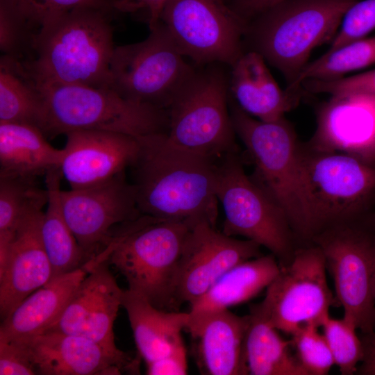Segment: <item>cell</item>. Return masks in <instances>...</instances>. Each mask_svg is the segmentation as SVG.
Returning <instances> with one entry per match:
<instances>
[{
	"mask_svg": "<svg viewBox=\"0 0 375 375\" xmlns=\"http://www.w3.org/2000/svg\"><path fill=\"white\" fill-rule=\"evenodd\" d=\"M216 195L224 209L222 232L267 249L280 266L301 246L283 210L248 176L238 149L217 160Z\"/></svg>",
	"mask_w": 375,
	"mask_h": 375,
	"instance_id": "10",
	"label": "cell"
},
{
	"mask_svg": "<svg viewBox=\"0 0 375 375\" xmlns=\"http://www.w3.org/2000/svg\"><path fill=\"white\" fill-rule=\"evenodd\" d=\"M39 86L44 101L43 133L47 137L78 130L109 131L135 138L168 132L167 110L130 101L109 88Z\"/></svg>",
	"mask_w": 375,
	"mask_h": 375,
	"instance_id": "6",
	"label": "cell"
},
{
	"mask_svg": "<svg viewBox=\"0 0 375 375\" xmlns=\"http://www.w3.org/2000/svg\"><path fill=\"white\" fill-rule=\"evenodd\" d=\"M332 276L343 318L360 333L375 329V210L314 236Z\"/></svg>",
	"mask_w": 375,
	"mask_h": 375,
	"instance_id": "9",
	"label": "cell"
},
{
	"mask_svg": "<svg viewBox=\"0 0 375 375\" xmlns=\"http://www.w3.org/2000/svg\"><path fill=\"white\" fill-rule=\"evenodd\" d=\"M374 301H375V285H374Z\"/></svg>",
	"mask_w": 375,
	"mask_h": 375,
	"instance_id": "44",
	"label": "cell"
},
{
	"mask_svg": "<svg viewBox=\"0 0 375 375\" xmlns=\"http://www.w3.org/2000/svg\"><path fill=\"white\" fill-rule=\"evenodd\" d=\"M285 0H237L230 6L247 24L251 19Z\"/></svg>",
	"mask_w": 375,
	"mask_h": 375,
	"instance_id": "41",
	"label": "cell"
},
{
	"mask_svg": "<svg viewBox=\"0 0 375 375\" xmlns=\"http://www.w3.org/2000/svg\"><path fill=\"white\" fill-rule=\"evenodd\" d=\"M35 374L118 375L140 372V358L113 353L89 338L46 331L27 340Z\"/></svg>",
	"mask_w": 375,
	"mask_h": 375,
	"instance_id": "16",
	"label": "cell"
},
{
	"mask_svg": "<svg viewBox=\"0 0 375 375\" xmlns=\"http://www.w3.org/2000/svg\"><path fill=\"white\" fill-rule=\"evenodd\" d=\"M230 66L195 65L167 108L175 144L215 158L238 149L229 107Z\"/></svg>",
	"mask_w": 375,
	"mask_h": 375,
	"instance_id": "8",
	"label": "cell"
},
{
	"mask_svg": "<svg viewBox=\"0 0 375 375\" xmlns=\"http://www.w3.org/2000/svg\"><path fill=\"white\" fill-rule=\"evenodd\" d=\"M65 135L59 169L71 189L99 185L126 172L140 148L137 138L122 133L78 130Z\"/></svg>",
	"mask_w": 375,
	"mask_h": 375,
	"instance_id": "18",
	"label": "cell"
},
{
	"mask_svg": "<svg viewBox=\"0 0 375 375\" xmlns=\"http://www.w3.org/2000/svg\"><path fill=\"white\" fill-rule=\"evenodd\" d=\"M43 213L42 209L29 212L18 226L5 268L0 273L1 320L52 279L51 266L41 237Z\"/></svg>",
	"mask_w": 375,
	"mask_h": 375,
	"instance_id": "20",
	"label": "cell"
},
{
	"mask_svg": "<svg viewBox=\"0 0 375 375\" xmlns=\"http://www.w3.org/2000/svg\"><path fill=\"white\" fill-rule=\"evenodd\" d=\"M375 63V37L356 40L308 63L287 90L299 92L301 83L308 79L330 80Z\"/></svg>",
	"mask_w": 375,
	"mask_h": 375,
	"instance_id": "32",
	"label": "cell"
},
{
	"mask_svg": "<svg viewBox=\"0 0 375 375\" xmlns=\"http://www.w3.org/2000/svg\"><path fill=\"white\" fill-rule=\"evenodd\" d=\"M375 28V0H359L344 13L339 29L326 52L363 39Z\"/></svg>",
	"mask_w": 375,
	"mask_h": 375,
	"instance_id": "35",
	"label": "cell"
},
{
	"mask_svg": "<svg viewBox=\"0 0 375 375\" xmlns=\"http://www.w3.org/2000/svg\"><path fill=\"white\" fill-rule=\"evenodd\" d=\"M46 23L49 19L78 7H94L115 12L109 0H26ZM44 23V24H45Z\"/></svg>",
	"mask_w": 375,
	"mask_h": 375,
	"instance_id": "38",
	"label": "cell"
},
{
	"mask_svg": "<svg viewBox=\"0 0 375 375\" xmlns=\"http://www.w3.org/2000/svg\"><path fill=\"white\" fill-rule=\"evenodd\" d=\"M279 270L280 265L272 253L262 254L234 266L190 305L185 330L210 314L253 298L267 288Z\"/></svg>",
	"mask_w": 375,
	"mask_h": 375,
	"instance_id": "24",
	"label": "cell"
},
{
	"mask_svg": "<svg viewBox=\"0 0 375 375\" xmlns=\"http://www.w3.org/2000/svg\"><path fill=\"white\" fill-rule=\"evenodd\" d=\"M261 246L248 240H238L217 230L206 221L190 228L183 245L174 284L178 308L201 297L234 266L262 255Z\"/></svg>",
	"mask_w": 375,
	"mask_h": 375,
	"instance_id": "15",
	"label": "cell"
},
{
	"mask_svg": "<svg viewBox=\"0 0 375 375\" xmlns=\"http://www.w3.org/2000/svg\"><path fill=\"white\" fill-rule=\"evenodd\" d=\"M326 272L320 248L313 243L301 245L290 261L280 266L264 299L256 306L270 324L290 335L306 324L321 327L330 308L339 305Z\"/></svg>",
	"mask_w": 375,
	"mask_h": 375,
	"instance_id": "12",
	"label": "cell"
},
{
	"mask_svg": "<svg viewBox=\"0 0 375 375\" xmlns=\"http://www.w3.org/2000/svg\"><path fill=\"white\" fill-rule=\"evenodd\" d=\"M363 347V356L356 374L375 375V329L360 335Z\"/></svg>",
	"mask_w": 375,
	"mask_h": 375,
	"instance_id": "42",
	"label": "cell"
},
{
	"mask_svg": "<svg viewBox=\"0 0 375 375\" xmlns=\"http://www.w3.org/2000/svg\"><path fill=\"white\" fill-rule=\"evenodd\" d=\"M109 1H110L111 2V3L112 4V2H113L114 0H109Z\"/></svg>",
	"mask_w": 375,
	"mask_h": 375,
	"instance_id": "45",
	"label": "cell"
},
{
	"mask_svg": "<svg viewBox=\"0 0 375 375\" xmlns=\"http://www.w3.org/2000/svg\"><path fill=\"white\" fill-rule=\"evenodd\" d=\"M235 134L254 166L253 180L283 210L301 245L311 242L308 204L301 163V145L284 118L255 119L229 101Z\"/></svg>",
	"mask_w": 375,
	"mask_h": 375,
	"instance_id": "4",
	"label": "cell"
},
{
	"mask_svg": "<svg viewBox=\"0 0 375 375\" xmlns=\"http://www.w3.org/2000/svg\"><path fill=\"white\" fill-rule=\"evenodd\" d=\"M160 22L195 65H232L244 52L247 23L224 0H168Z\"/></svg>",
	"mask_w": 375,
	"mask_h": 375,
	"instance_id": "13",
	"label": "cell"
},
{
	"mask_svg": "<svg viewBox=\"0 0 375 375\" xmlns=\"http://www.w3.org/2000/svg\"><path fill=\"white\" fill-rule=\"evenodd\" d=\"M227 4L231 6L232 3H233L237 0H224Z\"/></svg>",
	"mask_w": 375,
	"mask_h": 375,
	"instance_id": "43",
	"label": "cell"
},
{
	"mask_svg": "<svg viewBox=\"0 0 375 375\" xmlns=\"http://www.w3.org/2000/svg\"><path fill=\"white\" fill-rule=\"evenodd\" d=\"M168 0H114L115 12L138 16L146 22L149 30L159 22L162 10Z\"/></svg>",
	"mask_w": 375,
	"mask_h": 375,
	"instance_id": "39",
	"label": "cell"
},
{
	"mask_svg": "<svg viewBox=\"0 0 375 375\" xmlns=\"http://www.w3.org/2000/svg\"><path fill=\"white\" fill-rule=\"evenodd\" d=\"M59 168L45 175L47 209L41 223V237L49 258L52 279L76 270L88 261L65 217L60 200Z\"/></svg>",
	"mask_w": 375,
	"mask_h": 375,
	"instance_id": "27",
	"label": "cell"
},
{
	"mask_svg": "<svg viewBox=\"0 0 375 375\" xmlns=\"http://www.w3.org/2000/svg\"><path fill=\"white\" fill-rule=\"evenodd\" d=\"M149 375H185L188 374L187 352L184 344L170 354L146 364Z\"/></svg>",
	"mask_w": 375,
	"mask_h": 375,
	"instance_id": "40",
	"label": "cell"
},
{
	"mask_svg": "<svg viewBox=\"0 0 375 375\" xmlns=\"http://www.w3.org/2000/svg\"><path fill=\"white\" fill-rule=\"evenodd\" d=\"M38 127L0 123V176L36 178L59 168L63 149L51 145Z\"/></svg>",
	"mask_w": 375,
	"mask_h": 375,
	"instance_id": "26",
	"label": "cell"
},
{
	"mask_svg": "<svg viewBox=\"0 0 375 375\" xmlns=\"http://www.w3.org/2000/svg\"><path fill=\"white\" fill-rule=\"evenodd\" d=\"M306 144L375 164V95L331 96L319 108L315 131Z\"/></svg>",
	"mask_w": 375,
	"mask_h": 375,
	"instance_id": "19",
	"label": "cell"
},
{
	"mask_svg": "<svg viewBox=\"0 0 375 375\" xmlns=\"http://www.w3.org/2000/svg\"><path fill=\"white\" fill-rule=\"evenodd\" d=\"M311 242L324 229L374 211L375 164L301 145Z\"/></svg>",
	"mask_w": 375,
	"mask_h": 375,
	"instance_id": "7",
	"label": "cell"
},
{
	"mask_svg": "<svg viewBox=\"0 0 375 375\" xmlns=\"http://www.w3.org/2000/svg\"><path fill=\"white\" fill-rule=\"evenodd\" d=\"M0 374H35L26 342L19 340L0 341Z\"/></svg>",
	"mask_w": 375,
	"mask_h": 375,
	"instance_id": "37",
	"label": "cell"
},
{
	"mask_svg": "<svg viewBox=\"0 0 375 375\" xmlns=\"http://www.w3.org/2000/svg\"><path fill=\"white\" fill-rule=\"evenodd\" d=\"M193 224L142 215L119 226L108 262L125 277L128 290L160 310L178 311L174 284Z\"/></svg>",
	"mask_w": 375,
	"mask_h": 375,
	"instance_id": "5",
	"label": "cell"
},
{
	"mask_svg": "<svg viewBox=\"0 0 375 375\" xmlns=\"http://www.w3.org/2000/svg\"><path fill=\"white\" fill-rule=\"evenodd\" d=\"M245 339V360L251 375H307L299 363L291 340L262 315L256 304L249 308Z\"/></svg>",
	"mask_w": 375,
	"mask_h": 375,
	"instance_id": "28",
	"label": "cell"
},
{
	"mask_svg": "<svg viewBox=\"0 0 375 375\" xmlns=\"http://www.w3.org/2000/svg\"><path fill=\"white\" fill-rule=\"evenodd\" d=\"M137 138L138 153L128 169L140 213L216 226L217 158L175 144L167 133Z\"/></svg>",
	"mask_w": 375,
	"mask_h": 375,
	"instance_id": "1",
	"label": "cell"
},
{
	"mask_svg": "<svg viewBox=\"0 0 375 375\" xmlns=\"http://www.w3.org/2000/svg\"><path fill=\"white\" fill-rule=\"evenodd\" d=\"M307 91L331 96L347 94L375 95V69L330 80L308 79L301 83Z\"/></svg>",
	"mask_w": 375,
	"mask_h": 375,
	"instance_id": "36",
	"label": "cell"
},
{
	"mask_svg": "<svg viewBox=\"0 0 375 375\" xmlns=\"http://www.w3.org/2000/svg\"><path fill=\"white\" fill-rule=\"evenodd\" d=\"M44 20L26 0H0L1 56L29 61Z\"/></svg>",
	"mask_w": 375,
	"mask_h": 375,
	"instance_id": "31",
	"label": "cell"
},
{
	"mask_svg": "<svg viewBox=\"0 0 375 375\" xmlns=\"http://www.w3.org/2000/svg\"><path fill=\"white\" fill-rule=\"evenodd\" d=\"M319 328L315 324H306L290 335L294 352L307 375L327 374L335 365L328 344Z\"/></svg>",
	"mask_w": 375,
	"mask_h": 375,
	"instance_id": "34",
	"label": "cell"
},
{
	"mask_svg": "<svg viewBox=\"0 0 375 375\" xmlns=\"http://www.w3.org/2000/svg\"><path fill=\"white\" fill-rule=\"evenodd\" d=\"M249 314L237 315L223 310L188 327L192 352L201 374L246 375L245 339Z\"/></svg>",
	"mask_w": 375,
	"mask_h": 375,
	"instance_id": "21",
	"label": "cell"
},
{
	"mask_svg": "<svg viewBox=\"0 0 375 375\" xmlns=\"http://www.w3.org/2000/svg\"><path fill=\"white\" fill-rule=\"evenodd\" d=\"M112 13L84 6L49 19L36 40L32 58L23 62L38 84L110 88L116 47Z\"/></svg>",
	"mask_w": 375,
	"mask_h": 375,
	"instance_id": "2",
	"label": "cell"
},
{
	"mask_svg": "<svg viewBox=\"0 0 375 375\" xmlns=\"http://www.w3.org/2000/svg\"><path fill=\"white\" fill-rule=\"evenodd\" d=\"M358 1L285 0L248 22L244 51L260 54L290 87L312 50L331 42L344 13Z\"/></svg>",
	"mask_w": 375,
	"mask_h": 375,
	"instance_id": "3",
	"label": "cell"
},
{
	"mask_svg": "<svg viewBox=\"0 0 375 375\" xmlns=\"http://www.w3.org/2000/svg\"><path fill=\"white\" fill-rule=\"evenodd\" d=\"M42 92L22 62L1 56L0 123H22L43 131Z\"/></svg>",
	"mask_w": 375,
	"mask_h": 375,
	"instance_id": "29",
	"label": "cell"
},
{
	"mask_svg": "<svg viewBox=\"0 0 375 375\" xmlns=\"http://www.w3.org/2000/svg\"><path fill=\"white\" fill-rule=\"evenodd\" d=\"M66 221L88 260L112 241L117 228L142 214L124 172L94 186L61 190Z\"/></svg>",
	"mask_w": 375,
	"mask_h": 375,
	"instance_id": "14",
	"label": "cell"
},
{
	"mask_svg": "<svg viewBox=\"0 0 375 375\" xmlns=\"http://www.w3.org/2000/svg\"><path fill=\"white\" fill-rule=\"evenodd\" d=\"M96 264L91 259L81 267L55 277L28 295L1 321L0 341H27L45 332L60 317Z\"/></svg>",
	"mask_w": 375,
	"mask_h": 375,
	"instance_id": "22",
	"label": "cell"
},
{
	"mask_svg": "<svg viewBox=\"0 0 375 375\" xmlns=\"http://www.w3.org/2000/svg\"><path fill=\"white\" fill-rule=\"evenodd\" d=\"M321 327L340 374H356L362 359L363 347L356 326L343 317L335 319L328 315Z\"/></svg>",
	"mask_w": 375,
	"mask_h": 375,
	"instance_id": "33",
	"label": "cell"
},
{
	"mask_svg": "<svg viewBox=\"0 0 375 375\" xmlns=\"http://www.w3.org/2000/svg\"><path fill=\"white\" fill-rule=\"evenodd\" d=\"M194 69L158 22L144 40L115 47L110 88L130 101L167 110Z\"/></svg>",
	"mask_w": 375,
	"mask_h": 375,
	"instance_id": "11",
	"label": "cell"
},
{
	"mask_svg": "<svg viewBox=\"0 0 375 375\" xmlns=\"http://www.w3.org/2000/svg\"><path fill=\"white\" fill-rule=\"evenodd\" d=\"M122 306L139 356L146 364L170 354L184 344L181 332L187 327L188 312L160 310L128 289L124 290Z\"/></svg>",
	"mask_w": 375,
	"mask_h": 375,
	"instance_id": "25",
	"label": "cell"
},
{
	"mask_svg": "<svg viewBox=\"0 0 375 375\" xmlns=\"http://www.w3.org/2000/svg\"><path fill=\"white\" fill-rule=\"evenodd\" d=\"M265 62L258 53L244 51L229 67V94L248 115L261 121L274 122L297 104L299 94L282 90Z\"/></svg>",
	"mask_w": 375,
	"mask_h": 375,
	"instance_id": "23",
	"label": "cell"
},
{
	"mask_svg": "<svg viewBox=\"0 0 375 375\" xmlns=\"http://www.w3.org/2000/svg\"><path fill=\"white\" fill-rule=\"evenodd\" d=\"M108 265V260H105L93 267L60 317L46 331L81 335L113 353H124L116 346L113 331L118 310L122 306L124 290Z\"/></svg>",
	"mask_w": 375,
	"mask_h": 375,
	"instance_id": "17",
	"label": "cell"
},
{
	"mask_svg": "<svg viewBox=\"0 0 375 375\" xmlns=\"http://www.w3.org/2000/svg\"><path fill=\"white\" fill-rule=\"evenodd\" d=\"M47 189L35 178L0 176V269H4L18 226L29 212L47 203Z\"/></svg>",
	"mask_w": 375,
	"mask_h": 375,
	"instance_id": "30",
	"label": "cell"
}]
</instances>
